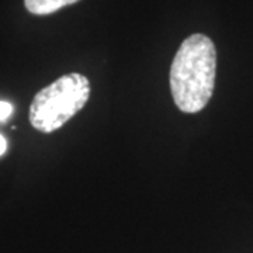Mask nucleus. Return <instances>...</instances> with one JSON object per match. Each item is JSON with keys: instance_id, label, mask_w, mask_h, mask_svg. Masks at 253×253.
Returning a JSON list of instances; mask_svg holds the SVG:
<instances>
[{"instance_id": "f257e3e1", "label": "nucleus", "mask_w": 253, "mask_h": 253, "mask_svg": "<svg viewBox=\"0 0 253 253\" xmlns=\"http://www.w3.org/2000/svg\"><path fill=\"white\" fill-rule=\"evenodd\" d=\"M217 76V49L204 34L187 37L173 58L170 90L176 106L187 114L199 113L212 97Z\"/></svg>"}, {"instance_id": "f03ea898", "label": "nucleus", "mask_w": 253, "mask_h": 253, "mask_svg": "<svg viewBox=\"0 0 253 253\" xmlns=\"http://www.w3.org/2000/svg\"><path fill=\"white\" fill-rule=\"evenodd\" d=\"M90 97V83L81 73H68L38 91L30 106V123L51 134L81 111Z\"/></svg>"}, {"instance_id": "7ed1b4c3", "label": "nucleus", "mask_w": 253, "mask_h": 253, "mask_svg": "<svg viewBox=\"0 0 253 253\" xmlns=\"http://www.w3.org/2000/svg\"><path fill=\"white\" fill-rule=\"evenodd\" d=\"M78 1L79 0H24V4L30 13L37 16H46Z\"/></svg>"}, {"instance_id": "20e7f679", "label": "nucleus", "mask_w": 253, "mask_h": 253, "mask_svg": "<svg viewBox=\"0 0 253 253\" xmlns=\"http://www.w3.org/2000/svg\"><path fill=\"white\" fill-rule=\"evenodd\" d=\"M13 113V104L9 101H0V123L6 121Z\"/></svg>"}, {"instance_id": "39448f33", "label": "nucleus", "mask_w": 253, "mask_h": 253, "mask_svg": "<svg viewBox=\"0 0 253 253\" xmlns=\"http://www.w3.org/2000/svg\"><path fill=\"white\" fill-rule=\"evenodd\" d=\"M6 149H7V141H6V138H4V136L0 135V156H1V155H4Z\"/></svg>"}]
</instances>
